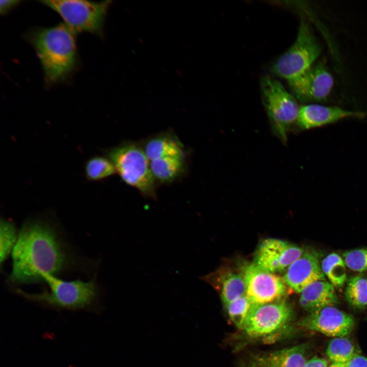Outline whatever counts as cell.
<instances>
[{
	"label": "cell",
	"mask_w": 367,
	"mask_h": 367,
	"mask_svg": "<svg viewBox=\"0 0 367 367\" xmlns=\"http://www.w3.org/2000/svg\"><path fill=\"white\" fill-rule=\"evenodd\" d=\"M43 281L48 285L49 292L28 294L21 291L18 293L25 297L61 308H80L89 305L94 299L97 289L94 280L65 281L55 276L46 275Z\"/></svg>",
	"instance_id": "cell-7"
},
{
	"label": "cell",
	"mask_w": 367,
	"mask_h": 367,
	"mask_svg": "<svg viewBox=\"0 0 367 367\" xmlns=\"http://www.w3.org/2000/svg\"><path fill=\"white\" fill-rule=\"evenodd\" d=\"M43 4L57 12L74 33L101 32L110 1L44 0Z\"/></svg>",
	"instance_id": "cell-6"
},
{
	"label": "cell",
	"mask_w": 367,
	"mask_h": 367,
	"mask_svg": "<svg viewBox=\"0 0 367 367\" xmlns=\"http://www.w3.org/2000/svg\"><path fill=\"white\" fill-rule=\"evenodd\" d=\"M150 169L154 179L169 182L177 178L184 170L183 157L168 156L150 161Z\"/></svg>",
	"instance_id": "cell-18"
},
{
	"label": "cell",
	"mask_w": 367,
	"mask_h": 367,
	"mask_svg": "<svg viewBox=\"0 0 367 367\" xmlns=\"http://www.w3.org/2000/svg\"><path fill=\"white\" fill-rule=\"evenodd\" d=\"M84 172L87 180L96 181L110 177L117 172L109 158L94 155L86 162Z\"/></svg>",
	"instance_id": "cell-21"
},
{
	"label": "cell",
	"mask_w": 367,
	"mask_h": 367,
	"mask_svg": "<svg viewBox=\"0 0 367 367\" xmlns=\"http://www.w3.org/2000/svg\"><path fill=\"white\" fill-rule=\"evenodd\" d=\"M344 364L345 367H367V357L356 353Z\"/></svg>",
	"instance_id": "cell-27"
},
{
	"label": "cell",
	"mask_w": 367,
	"mask_h": 367,
	"mask_svg": "<svg viewBox=\"0 0 367 367\" xmlns=\"http://www.w3.org/2000/svg\"><path fill=\"white\" fill-rule=\"evenodd\" d=\"M345 297L352 307L358 309L365 308L367 306V277L358 275L350 278L347 283Z\"/></svg>",
	"instance_id": "cell-22"
},
{
	"label": "cell",
	"mask_w": 367,
	"mask_h": 367,
	"mask_svg": "<svg viewBox=\"0 0 367 367\" xmlns=\"http://www.w3.org/2000/svg\"><path fill=\"white\" fill-rule=\"evenodd\" d=\"M282 278L286 285L297 293H301L314 281L325 280L318 255L308 250L287 268Z\"/></svg>",
	"instance_id": "cell-14"
},
{
	"label": "cell",
	"mask_w": 367,
	"mask_h": 367,
	"mask_svg": "<svg viewBox=\"0 0 367 367\" xmlns=\"http://www.w3.org/2000/svg\"><path fill=\"white\" fill-rule=\"evenodd\" d=\"M366 115V112L349 111L337 107L307 104L300 107L296 125L301 130H307L348 118H362Z\"/></svg>",
	"instance_id": "cell-13"
},
{
	"label": "cell",
	"mask_w": 367,
	"mask_h": 367,
	"mask_svg": "<svg viewBox=\"0 0 367 367\" xmlns=\"http://www.w3.org/2000/svg\"><path fill=\"white\" fill-rule=\"evenodd\" d=\"M246 284V296L252 304L276 302L285 294L283 278L265 270L254 263L247 266L243 274Z\"/></svg>",
	"instance_id": "cell-9"
},
{
	"label": "cell",
	"mask_w": 367,
	"mask_h": 367,
	"mask_svg": "<svg viewBox=\"0 0 367 367\" xmlns=\"http://www.w3.org/2000/svg\"><path fill=\"white\" fill-rule=\"evenodd\" d=\"M321 267L324 275L334 287L344 285L347 280L346 265L338 254L333 252L327 255L322 260Z\"/></svg>",
	"instance_id": "cell-20"
},
{
	"label": "cell",
	"mask_w": 367,
	"mask_h": 367,
	"mask_svg": "<svg viewBox=\"0 0 367 367\" xmlns=\"http://www.w3.org/2000/svg\"><path fill=\"white\" fill-rule=\"evenodd\" d=\"M333 84L332 76L326 67L319 62L313 64L300 78L289 84L299 100L308 102L325 100Z\"/></svg>",
	"instance_id": "cell-12"
},
{
	"label": "cell",
	"mask_w": 367,
	"mask_h": 367,
	"mask_svg": "<svg viewBox=\"0 0 367 367\" xmlns=\"http://www.w3.org/2000/svg\"><path fill=\"white\" fill-rule=\"evenodd\" d=\"M144 151L150 161L168 156L183 157L181 143L169 135H161L149 140Z\"/></svg>",
	"instance_id": "cell-17"
},
{
	"label": "cell",
	"mask_w": 367,
	"mask_h": 367,
	"mask_svg": "<svg viewBox=\"0 0 367 367\" xmlns=\"http://www.w3.org/2000/svg\"><path fill=\"white\" fill-rule=\"evenodd\" d=\"M328 367H345V366H344V364L337 363H332Z\"/></svg>",
	"instance_id": "cell-31"
},
{
	"label": "cell",
	"mask_w": 367,
	"mask_h": 367,
	"mask_svg": "<svg viewBox=\"0 0 367 367\" xmlns=\"http://www.w3.org/2000/svg\"><path fill=\"white\" fill-rule=\"evenodd\" d=\"M304 367H328V362L324 358L313 357L307 360Z\"/></svg>",
	"instance_id": "cell-28"
},
{
	"label": "cell",
	"mask_w": 367,
	"mask_h": 367,
	"mask_svg": "<svg viewBox=\"0 0 367 367\" xmlns=\"http://www.w3.org/2000/svg\"><path fill=\"white\" fill-rule=\"evenodd\" d=\"M321 50V45L309 25L302 19L296 40L274 64L273 71L290 84L313 65Z\"/></svg>",
	"instance_id": "cell-4"
},
{
	"label": "cell",
	"mask_w": 367,
	"mask_h": 367,
	"mask_svg": "<svg viewBox=\"0 0 367 367\" xmlns=\"http://www.w3.org/2000/svg\"><path fill=\"white\" fill-rule=\"evenodd\" d=\"M366 320H367V317L365 318Z\"/></svg>",
	"instance_id": "cell-32"
},
{
	"label": "cell",
	"mask_w": 367,
	"mask_h": 367,
	"mask_svg": "<svg viewBox=\"0 0 367 367\" xmlns=\"http://www.w3.org/2000/svg\"><path fill=\"white\" fill-rule=\"evenodd\" d=\"M326 353L332 363L345 364L356 352L353 343L345 336L331 339L328 345Z\"/></svg>",
	"instance_id": "cell-23"
},
{
	"label": "cell",
	"mask_w": 367,
	"mask_h": 367,
	"mask_svg": "<svg viewBox=\"0 0 367 367\" xmlns=\"http://www.w3.org/2000/svg\"><path fill=\"white\" fill-rule=\"evenodd\" d=\"M343 259L348 268L357 272L367 270V249H357L345 252Z\"/></svg>",
	"instance_id": "cell-26"
},
{
	"label": "cell",
	"mask_w": 367,
	"mask_h": 367,
	"mask_svg": "<svg viewBox=\"0 0 367 367\" xmlns=\"http://www.w3.org/2000/svg\"><path fill=\"white\" fill-rule=\"evenodd\" d=\"M262 100L271 128L283 143L296 124L300 107L295 97L278 81L265 76L261 81Z\"/></svg>",
	"instance_id": "cell-5"
},
{
	"label": "cell",
	"mask_w": 367,
	"mask_h": 367,
	"mask_svg": "<svg viewBox=\"0 0 367 367\" xmlns=\"http://www.w3.org/2000/svg\"><path fill=\"white\" fill-rule=\"evenodd\" d=\"M16 231L12 222L1 219L0 224V261L6 259L17 241Z\"/></svg>",
	"instance_id": "cell-24"
},
{
	"label": "cell",
	"mask_w": 367,
	"mask_h": 367,
	"mask_svg": "<svg viewBox=\"0 0 367 367\" xmlns=\"http://www.w3.org/2000/svg\"><path fill=\"white\" fill-rule=\"evenodd\" d=\"M305 250L287 241L267 238L258 246L254 263L263 269L275 273L286 270Z\"/></svg>",
	"instance_id": "cell-10"
},
{
	"label": "cell",
	"mask_w": 367,
	"mask_h": 367,
	"mask_svg": "<svg viewBox=\"0 0 367 367\" xmlns=\"http://www.w3.org/2000/svg\"><path fill=\"white\" fill-rule=\"evenodd\" d=\"M300 293V304L310 313L325 307L334 306L338 302L334 286L326 280L314 281Z\"/></svg>",
	"instance_id": "cell-15"
},
{
	"label": "cell",
	"mask_w": 367,
	"mask_h": 367,
	"mask_svg": "<svg viewBox=\"0 0 367 367\" xmlns=\"http://www.w3.org/2000/svg\"><path fill=\"white\" fill-rule=\"evenodd\" d=\"M11 281L32 283L55 276L62 269L65 255L56 234L40 221H30L22 227L12 251Z\"/></svg>",
	"instance_id": "cell-1"
},
{
	"label": "cell",
	"mask_w": 367,
	"mask_h": 367,
	"mask_svg": "<svg viewBox=\"0 0 367 367\" xmlns=\"http://www.w3.org/2000/svg\"><path fill=\"white\" fill-rule=\"evenodd\" d=\"M245 367H270V366H268L267 365H264L263 364H260L259 363H257V364H252V365H249L248 366H245Z\"/></svg>",
	"instance_id": "cell-30"
},
{
	"label": "cell",
	"mask_w": 367,
	"mask_h": 367,
	"mask_svg": "<svg viewBox=\"0 0 367 367\" xmlns=\"http://www.w3.org/2000/svg\"><path fill=\"white\" fill-rule=\"evenodd\" d=\"M307 348L304 344L277 351L260 358L259 363L270 367H304Z\"/></svg>",
	"instance_id": "cell-16"
},
{
	"label": "cell",
	"mask_w": 367,
	"mask_h": 367,
	"mask_svg": "<svg viewBox=\"0 0 367 367\" xmlns=\"http://www.w3.org/2000/svg\"><path fill=\"white\" fill-rule=\"evenodd\" d=\"M112 162L122 180L137 189L144 196L155 199L154 178L150 161L141 148L134 143H123L108 150Z\"/></svg>",
	"instance_id": "cell-3"
},
{
	"label": "cell",
	"mask_w": 367,
	"mask_h": 367,
	"mask_svg": "<svg viewBox=\"0 0 367 367\" xmlns=\"http://www.w3.org/2000/svg\"><path fill=\"white\" fill-rule=\"evenodd\" d=\"M221 298L226 307L246 295V287L243 275L228 272L221 277Z\"/></svg>",
	"instance_id": "cell-19"
},
{
	"label": "cell",
	"mask_w": 367,
	"mask_h": 367,
	"mask_svg": "<svg viewBox=\"0 0 367 367\" xmlns=\"http://www.w3.org/2000/svg\"><path fill=\"white\" fill-rule=\"evenodd\" d=\"M293 316L290 306L284 301L252 304L242 329L249 336H269L285 328Z\"/></svg>",
	"instance_id": "cell-8"
},
{
	"label": "cell",
	"mask_w": 367,
	"mask_h": 367,
	"mask_svg": "<svg viewBox=\"0 0 367 367\" xmlns=\"http://www.w3.org/2000/svg\"><path fill=\"white\" fill-rule=\"evenodd\" d=\"M353 317L333 306L325 307L310 313L298 325L307 329L331 337H345L353 330Z\"/></svg>",
	"instance_id": "cell-11"
},
{
	"label": "cell",
	"mask_w": 367,
	"mask_h": 367,
	"mask_svg": "<svg viewBox=\"0 0 367 367\" xmlns=\"http://www.w3.org/2000/svg\"><path fill=\"white\" fill-rule=\"evenodd\" d=\"M251 305L250 301L245 295L232 302L225 307L232 322L238 328L242 329Z\"/></svg>",
	"instance_id": "cell-25"
},
{
	"label": "cell",
	"mask_w": 367,
	"mask_h": 367,
	"mask_svg": "<svg viewBox=\"0 0 367 367\" xmlns=\"http://www.w3.org/2000/svg\"><path fill=\"white\" fill-rule=\"evenodd\" d=\"M74 33L65 23L37 29L29 38L50 84L61 81L72 72L76 63Z\"/></svg>",
	"instance_id": "cell-2"
},
{
	"label": "cell",
	"mask_w": 367,
	"mask_h": 367,
	"mask_svg": "<svg viewBox=\"0 0 367 367\" xmlns=\"http://www.w3.org/2000/svg\"><path fill=\"white\" fill-rule=\"evenodd\" d=\"M19 1L5 0L0 1V12L1 14H5L10 10L15 7Z\"/></svg>",
	"instance_id": "cell-29"
}]
</instances>
